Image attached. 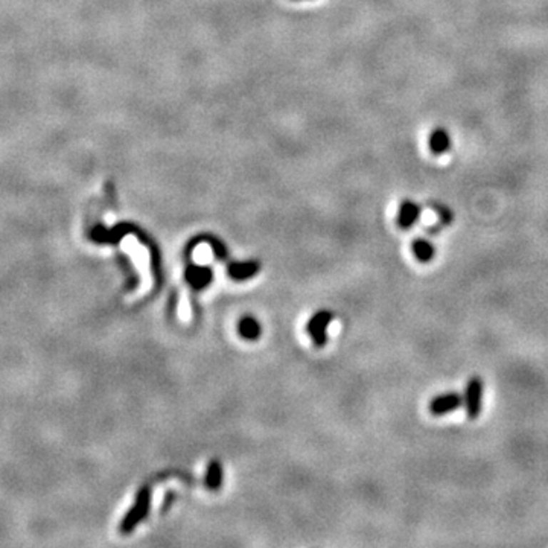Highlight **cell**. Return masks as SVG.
Listing matches in <instances>:
<instances>
[{
  "instance_id": "1",
  "label": "cell",
  "mask_w": 548,
  "mask_h": 548,
  "mask_svg": "<svg viewBox=\"0 0 548 548\" xmlns=\"http://www.w3.org/2000/svg\"><path fill=\"white\" fill-rule=\"evenodd\" d=\"M465 408L466 415L471 420L478 419L482 413V401H483V381L480 376H472L466 385L465 390Z\"/></svg>"
},
{
  "instance_id": "2",
  "label": "cell",
  "mask_w": 548,
  "mask_h": 548,
  "mask_svg": "<svg viewBox=\"0 0 548 548\" xmlns=\"http://www.w3.org/2000/svg\"><path fill=\"white\" fill-rule=\"evenodd\" d=\"M463 402V396L459 393H443L431 399L428 410L432 416H445L460 408Z\"/></svg>"
},
{
  "instance_id": "3",
  "label": "cell",
  "mask_w": 548,
  "mask_h": 548,
  "mask_svg": "<svg viewBox=\"0 0 548 548\" xmlns=\"http://www.w3.org/2000/svg\"><path fill=\"white\" fill-rule=\"evenodd\" d=\"M420 212L422 209L417 203L411 200H404L401 206H399V210H397V225L408 230V228H411L419 221Z\"/></svg>"
},
{
  "instance_id": "4",
  "label": "cell",
  "mask_w": 548,
  "mask_h": 548,
  "mask_svg": "<svg viewBox=\"0 0 548 548\" xmlns=\"http://www.w3.org/2000/svg\"><path fill=\"white\" fill-rule=\"evenodd\" d=\"M148 506H150V492L146 489H143L139 494V499H137V506L131 510L130 515L125 518L122 524V530L123 532H130L134 529V525L139 522L146 513H148Z\"/></svg>"
},
{
  "instance_id": "5",
  "label": "cell",
  "mask_w": 548,
  "mask_h": 548,
  "mask_svg": "<svg viewBox=\"0 0 548 548\" xmlns=\"http://www.w3.org/2000/svg\"><path fill=\"white\" fill-rule=\"evenodd\" d=\"M330 320H333V314L323 311L318 313L308 325V330L314 337L317 346H323L326 342V328L330 323Z\"/></svg>"
},
{
  "instance_id": "6",
  "label": "cell",
  "mask_w": 548,
  "mask_h": 548,
  "mask_svg": "<svg viewBox=\"0 0 548 548\" xmlns=\"http://www.w3.org/2000/svg\"><path fill=\"white\" fill-rule=\"evenodd\" d=\"M428 143H430V150L437 156L445 154L452 148V139H451L450 133L442 127L432 130Z\"/></svg>"
},
{
  "instance_id": "7",
  "label": "cell",
  "mask_w": 548,
  "mask_h": 548,
  "mask_svg": "<svg viewBox=\"0 0 548 548\" xmlns=\"http://www.w3.org/2000/svg\"><path fill=\"white\" fill-rule=\"evenodd\" d=\"M411 251L419 260L420 264H428L436 256V248L425 238H416L413 243H411Z\"/></svg>"
},
{
  "instance_id": "8",
  "label": "cell",
  "mask_w": 548,
  "mask_h": 548,
  "mask_svg": "<svg viewBox=\"0 0 548 548\" xmlns=\"http://www.w3.org/2000/svg\"><path fill=\"white\" fill-rule=\"evenodd\" d=\"M186 279L193 288H203L212 279V273L208 267H189L186 270Z\"/></svg>"
},
{
  "instance_id": "9",
  "label": "cell",
  "mask_w": 548,
  "mask_h": 548,
  "mask_svg": "<svg viewBox=\"0 0 548 548\" xmlns=\"http://www.w3.org/2000/svg\"><path fill=\"white\" fill-rule=\"evenodd\" d=\"M258 268L259 265L255 264V262H247V264H232L230 268H228V273H230L232 278L243 280L253 276L255 273H258Z\"/></svg>"
},
{
  "instance_id": "10",
  "label": "cell",
  "mask_w": 548,
  "mask_h": 548,
  "mask_svg": "<svg viewBox=\"0 0 548 548\" xmlns=\"http://www.w3.org/2000/svg\"><path fill=\"white\" fill-rule=\"evenodd\" d=\"M239 333L247 340H255L260 334V326L255 318L245 317L241 320V323H239Z\"/></svg>"
},
{
  "instance_id": "11",
  "label": "cell",
  "mask_w": 548,
  "mask_h": 548,
  "mask_svg": "<svg viewBox=\"0 0 548 548\" xmlns=\"http://www.w3.org/2000/svg\"><path fill=\"white\" fill-rule=\"evenodd\" d=\"M208 484L210 489H216L221 484V466L213 462L208 472Z\"/></svg>"
},
{
  "instance_id": "12",
  "label": "cell",
  "mask_w": 548,
  "mask_h": 548,
  "mask_svg": "<svg viewBox=\"0 0 548 548\" xmlns=\"http://www.w3.org/2000/svg\"><path fill=\"white\" fill-rule=\"evenodd\" d=\"M432 209L437 212L439 218H440V221H442L443 225H448V224L452 223L454 215H452L451 209L447 208V206H442V204H439V203H434V204H432Z\"/></svg>"
}]
</instances>
